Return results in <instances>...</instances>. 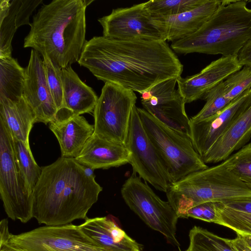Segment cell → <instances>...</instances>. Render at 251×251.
<instances>
[{"label":"cell","instance_id":"cell-35","mask_svg":"<svg viewBox=\"0 0 251 251\" xmlns=\"http://www.w3.org/2000/svg\"><path fill=\"white\" fill-rule=\"evenodd\" d=\"M43 3L42 0H22L21 4L16 16V26L18 29L22 25H31L29 17L36 8Z\"/></svg>","mask_w":251,"mask_h":251},{"label":"cell","instance_id":"cell-14","mask_svg":"<svg viewBox=\"0 0 251 251\" xmlns=\"http://www.w3.org/2000/svg\"><path fill=\"white\" fill-rule=\"evenodd\" d=\"M251 105V88L233 100L214 115L190 124V137L202 158L233 122Z\"/></svg>","mask_w":251,"mask_h":251},{"label":"cell","instance_id":"cell-43","mask_svg":"<svg viewBox=\"0 0 251 251\" xmlns=\"http://www.w3.org/2000/svg\"><path fill=\"white\" fill-rule=\"evenodd\" d=\"M186 251H190L188 249Z\"/></svg>","mask_w":251,"mask_h":251},{"label":"cell","instance_id":"cell-9","mask_svg":"<svg viewBox=\"0 0 251 251\" xmlns=\"http://www.w3.org/2000/svg\"><path fill=\"white\" fill-rule=\"evenodd\" d=\"M136 100L134 92L112 83H104L93 111L94 133L125 145Z\"/></svg>","mask_w":251,"mask_h":251},{"label":"cell","instance_id":"cell-40","mask_svg":"<svg viewBox=\"0 0 251 251\" xmlns=\"http://www.w3.org/2000/svg\"><path fill=\"white\" fill-rule=\"evenodd\" d=\"M0 251H22L20 250L14 248L11 246L5 244L0 247Z\"/></svg>","mask_w":251,"mask_h":251},{"label":"cell","instance_id":"cell-16","mask_svg":"<svg viewBox=\"0 0 251 251\" xmlns=\"http://www.w3.org/2000/svg\"><path fill=\"white\" fill-rule=\"evenodd\" d=\"M242 68L237 57L222 56L197 74L178 77L177 89L185 103H190L202 99L213 88Z\"/></svg>","mask_w":251,"mask_h":251},{"label":"cell","instance_id":"cell-1","mask_svg":"<svg viewBox=\"0 0 251 251\" xmlns=\"http://www.w3.org/2000/svg\"><path fill=\"white\" fill-rule=\"evenodd\" d=\"M77 63L98 80L140 94L161 82L177 78L183 69L166 41L103 36L86 41Z\"/></svg>","mask_w":251,"mask_h":251},{"label":"cell","instance_id":"cell-8","mask_svg":"<svg viewBox=\"0 0 251 251\" xmlns=\"http://www.w3.org/2000/svg\"><path fill=\"white\" fill-rule=\"evenodd\" d=\"M122 196L130 209L150 227L179 248L176 237L179 218L168 201L162 200L141 178L132 173L123 185Z\"/></svg>","mask_w":251,"mask_h":251},{"label":"cell","instance_id":"cell-4","mask_svg":"<svg viewBox=\"0 0 251 251\" xmlns=\"http://www.w3.org/2000/svg\"><path fill=\"white\" fill-rule=\"evenodd\" d=\"M251 40V9L245 0H224L196 32L173 42L172 50L179 54L201 53L237 57Z\"/></svg>","mask_w":251,"mask_h":251},{"label":"cell","instance_id":"cell-17","mask_svg":"<svg viewBox=\"0 0 251 251\" xmlns=\"http://www.w3.org/2000/svg\"><path fill=\"white\" fill-rule=\"evenodd\" d=\"M59 144L61 157L75 158L94 132V125L82 116L61 109L49 124Z\"/></svg>","mask_w":251,"mask_h":251},{"label":"cell","instance_id":"cell-31","mask_svg":"<svg viewBox=\"0 0 251 251\" xmlns=\"http://www.w3.org/2000/svg\"><path fill=\"white\" fill-rule=\"evenodd\" d=\"M206 101L202 109L190 119L196 123L207 119L224 109L231 101L225 97L223 81L210 90L202 98Z\"/></svg>","mask_w":251,"mask_h":251},{"label":"cell","instance_id":"cell-3","mask_svg":"<svg viewBox=\"0 0 251 251\" xmlns=\"http://www.w3.org/2000/svg\"><path fill=\"white\" fill-rule=\"evenodd\" d=\"M83 0H53L33 17L24 47L47 56L62 69L78 62L86 42Z\"/></svg>","mask_w":251,"mask_h":251},{"label":"cell","instance_id":"cell-28","mask_svg":"<svg viewBox=\"0 0 251 251\" xmlns=\"http://www.w3.org/2000/svg\"><path fill=\"white\" fill-rule=\"evenodd\" d=\"M217 219L215 224L227 227L237 234L251 235V214L229 208L216 203Z\"/></svg>","mask_w":251,"mask_h":251},{"label":"cell","instance_id":"cell-29","mask_svg":"<svg viewBox=\"0 0 251 251\" xmlns=\"http://www.w3.org/2000/svg\"><path fill=\"white\" fill-rule=\"evenodd\" d=\"M207 0H151L145 2L154 15L165 17L190 10L205 3Z\"/></svg>","mask_w":251,"mask_h":251},{"label":"cell","instance_id":"cell-30","mask_svg":"<svg viewBox=\"0 0 251 251\" xmlns=\"http://www.w3.org/2000/svg\"><path fill=\"white\" fill-rule=\"evenodd\" d=\"M223 163L251 190V142L223 161Z\"/></svg>","mask_w":251,"mask_h":251},{"label":"cell","instance_id":"cell-24","mask_svg":"<svg viewBox=\"0 0 251 251\" xmlns=\"http://www.w3.org/2000/svg\"><path fill=\"white\" fill-rule=\"evenodd\" d=\"M25 68L13 57L0 58V98L17 100L23 97Z\"/></svg>","mask_w":251,"mask_h":251},{"label":"cell","instance_id":"cell-33","mask_svg":"<svg viewBox=\"0 0 251 251\" xmlns=\"http://www.w3.org/2000/svg\"><path fill=\"white\" fill-rule=\"evenodd\" d=\"M43 62L48 84L58 111L63 103V87L61 80V68L53 63L46 55H43Z\"/></svg>","mask_w":251,"mask_h":251},{"label":"cell","instance_id":"cell-32","mask_svg":"<svg viewBox=\"0 0 251 251\" xmlns=\"http://www.w3.org/2000/svg\"><path fill=\"white\" fill-rule=\"evenodd\" d=\"M225 97L232 100L251 88V68L243 66L223 81Z\"/></svg>","mask_w":251,"mask_h":251},{"label":"cell","instance_id":"cell-39","mask_svg":"<svg viewBox=\"0 0 251 251\" xmlns=\"http://www.w3.org/2000/svg\"><path fill=\"white\" fill-rule=\"evenodd\" d=\"M237 237L230 239V243L237 251H251V248L244 241L242 236L237 234Z\"/></svg>","mask_w":251,"mask_h":251},{"label":"cell","instance_id":"cell-21","mask_svg":"<svg viewBox=\"0 0 251 251\" xmlns=\"http://www.w3.org/2000/svg\"><path fill=\"white\" fill-rule=\"evenodd\" d=\"M224 2V0H207L199 6L185 12L159 17L166 27L167 40L173 42L196 32Z\"/></svg>","mask_w":251,"mask_h":251},{"label":"cell","instance_id":"cell-2","mask_svg":"<svg viewBox=\"0 0 251 251\" xmlns=\"http://www.w3.org/2000/svg\"><path fill=\"white\" fill-rule=\"evenodd\" d=\"M93 170L75 158L60 157L42 167L33 191V216L46 226L69 224L86 219L102 188Z\"/></svg>","mask_w":251,"mask_h":251},{"label":"cell","instance_id":"cell-42","mask_svg":"<svg viewBox=\"0 0 251 251\" xmlns=\"http://www.w3.org/2000/svg\"><path fill=\"white\" fill-rule=\"evenodd\" d=\"M84 0V2L86 6H87L89 4H90L93 0Z\"/></svg>","mask_w":251,"mask_h":251},{"label":"cell","instance_id":"cell-12","mask_svg":"<svg viewBox=\"0 0 251 251\" xmlns=\"http://www.w3.org/2000/svg\"><path fill=\"white\" fill-rule=\"evenodd\" d=\"M22 251H107L89 237L80 226H45L17 235L8 243Z\"/></svg>","mask_w":251,"mask_h":251},{"label":"cell","instance_id":"cell-22","mask_svg":"<svg viewBox=\"0 0 251 251\" xmlns=\"http://www.w3.org/2000/svg\"><path fill=\"white\" fill-rule=\"evenodd\" d=\"M61 76L63 87L62 108L75 115L93 112L99 98L93 89L80 79L71 66L61 69Z\"/></svg>","mask_w":251,"mask_h":251},{"label":"cell","instance_id":"cell-6","mask_svg":"<svg viewBox=\"0 0 251 251\" xmlns=\"http://www.w3.org/2000/svg\"><path fill=\"white\" fill-rule=\"evenodd\" d=\"M143 126L176 182L208 167L194 148L189 136L166 126L144 108L137 107Z\"/></svg>","mask_w":251,"mask_h":251},{"label":"cell","instance_id":"cell-27","mask_svg":"<svg viewBox=\"0 0 251 251\" xmlns=\"http://www.w3.org/2000/svg\"><path fill=\"white\" fill-rule=\"evenodd\" d=\"M190 251H237L230 239L220 237L207 230L195 226L190 231Z\"/></svg>","mask_w":251,"mask_h":251},{"label":"cell","instance_id":"cell-19","mask_svg":"<svg viewBox=\"0 0 251 251\" xmlns=\"http://www.w3.org/2000/svg\"><path fill=\"white\" fill-rule=\"evenodd\" d=\"M79 226L89 237L107 251L140 250L137 242L107 217L87 218Z\"/></svg>","mask_w":251,"mask_h":251},{"label":"cell","instance_id":"cell-44","mask_svg":"<svg viewBox=\"0 0 251 251\" xmlns=\"http://www.w3.org/2000/svg\"><path fill=\"white\" fill-rule=\"evenodd\" d=\"M140 251V250H138V251Z\"/></svg>","mask_w":251,"mask_h":251},{"label":"cell","instance_id":"cell-18","mask_svg":"<svg viewBox=\"0 0 251 251\" xmlns=\"http://www.w3.org/2000/svg\"><path fill=\"white\" fill-rule=\"evenodd\" d=\"M92 170L117 167L129 163V151L125 145L93 133L75 158Z\"/></svg>","mask_w":251,"mask_h":251},{"label":"cell","instance_id":"cell-37","mask_svg":"<svg viewBox=\"0 0 251 251\" xmlns=\"http://www.w3.org/2000/svg\"><path fill=\"white\" fill-rule=\"evenodd\" d=\"M237 59L239 64L243 66L251 68V40L249 41L240 50Z\"/></svg>","mask_w":251,"mask_h":251},{"label":"cell","instance_id":"cell-15","mask_svg":"<svg viewBox=\"0 0 251 251\" xmlns=\"http://www.w3.org/2000/svg\"><path fill=\"white\" fill-rule=\"evenodd\" d=\"M23 97L32 109L36 123L49 124L58 110L50 93L41 54L32 49L27 66L25 68Z\"/></svg>","mask_w":251,"mask_h":251},{"label":"cell","instance_id":"cell-7","mask_svg":"<svg viewBox=\"0 0 251 251\" xmlns=\"http://www.w3.org/2000/svg\"><path fill=\"white\" fill-rule=\"evenodd\" d=\"M0 195L9 218L26 223L33 218V193L18 165L12 134L0 120Z\"/></svg>","mask_w":251,"mask_h":251},{"label":"cell","instance_id":"cell-34","mask_svg":"<svg viewBox=\"0 0 251 251\" xmlns=\"http://www.w3.org/2000/svg\"><path fill=\"white\" fill-rule=\"evenodd\" d=\"M188 217L215 223L217 219L216 202H204L191 208L183 217L185 218Z\"/></svg>","mask_w":251,"mask_h":251},{"label":"cell","instance_id":"cell-25","mask_svg":"<svg viewBox=\"0 0 251 251\" xmlns=\"http://www.w3.org/2000/svg\"><path fill=\"white\" fill-rule=\"evenodd\" d=\"M22 0L0 1V58L12 57V41L17 29L16 16Z\"/></svg>","mask_w":251,"mask_h":251},{"label":"cell","instance_id":"cell-38","mask_svg":"<svg viewBox=\"0 0 251 251\" xmlns=\"http://www.w3.org/2000/svg\"><path fill=\"white\" fill-rule=\"evenodd\" d=\"M8 220L4 219L0 222V247L7 244L12 235L8 228Z\"/></svg>","mask_w":251,"mask_h":251},{"label":"cell","instance_id":"cell-41","mask_svg":"<svg viewBox=\"0 0 251 251\" xmlns=\"http://www.w3.org/2000/svg\"><path fill=\"white\" fill-rule=\"evenodd\" d=\"M248 246L251 248V235L240 234Z\"/></svg>","mask_w":251,"mask_h":251},{"label":"cell","instance_id":"cell-13","mask_svg":"<svg viewBox=\"0 0 251 251\" xmlns=\"http://www.w3.org/2000/svg\"><path fill=\"white\" fill-rule=\"evenodd\" d=\"M177 78L161 82L141 94V103L150 114L168 127L190 137V120L177 89Z\"/></svg>","mask_w":251,"mask_h":251},{"label":"cell","instance_id":"cell-10","mask_svg":"<svg viewBox=\"0 0 251 251\" xmlns=\"http://www.w3.org/2000/svg\"><path fill=\"white\" fill-rule=\"evenodd\" d=\"M129 151V163L133 173L157 190L166 193L172 180L162 158L148 135L133 107L125 145Z\"/></svg>","mask_w":251,"mask_h":251},{"label":"cell","instance_id":"cell-23","mask_svg":"<svg viewBox=\"0 0 251 251\" xmlns=\"http://www.w3.org/2000/svg\"><path fill=\"white\" fill-rule=\"evenodd\" d=\"M0 120L12 136L29 144V135L36 116L24 97L17 100L0 98Z\"/></svg>","mask_w":251,"mask_h":251},{"label":"cell","instance_id":"cell-26","mask_svg":"<svg viewBox=\"0 0 251 251\" xmlns=\"http://www.w3.org/2000/svg\"><path fill=\"white\" fill-rule=\"evenodd\" d=\"M12 142L18 165L29 189L33 193L40 177L42 168L40 167L34 160L29 145L13 136Z\"/></svg>","mask_w":251,"mask_h":251},{"label":"cell","instance_id":"cell-20","mask_svg":"<svg viewBox=\"0 0 251 251\" xmlns=\"http://www.w3.org/2000/svg\"><path fill=\"white\" fill-rule=\"evenodd\" d=\"M251 138V105L230 125L201 158L205 163L226 160L246 145Z\"/></svg>","mask_w":251,"mask_h":251},{"label":"cell","instance_id":"cell-36","mask_svg":"<svg viewBox=\"0 0 251 251\" xmlns=\"http://www.w3.org/2000/svg\"><path fill=\"white\" fill-rule=\"evenodd\" d=\"M221 203L229 208L251 214V197L226 200Z\"/></svg>","mask_w":251,"mask_h":251},{"label":"cell","instance_id":"cell-5","mask_svg":"<svg viewBox=\"0 0 251 251\" xmlns=\"http://www.w3.org/2000/svg\"><path fill=\"white\" fill-rule=\"evenodd\" d=\"M166 194L178 217L183 218L185 213L196 205L251 197V190L223 162L172 183Z\"/></svg>","mask_w":251,"mask_h":251},{"label":"cell","instance_id":"cell-11","mask_svg":"<svg viewBox=\"0 0 251 251\" xmlns=\"http://www.w3.org/2000/svg\"><path fill=\"white\" fill-rule=\"evenodd\" d=\"M103 36L115 40L134 39L166 41V27L158 17L153 15L145 2L112 10L98 20Z\"/></svg>","mask_w":251,"mask_h":251}]
</instances>
